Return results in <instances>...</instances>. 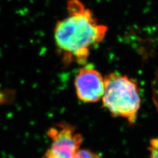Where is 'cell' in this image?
<instances>
[{"mask_svg":"<svg viewBox=\"0 0 158 158\" xmlns=\"http://www.w3.org/2000/svg\"><path fill=\"white\" fill-rule=\"evenodd\" d=\"M75 158H102L98 154L88 149H80L75 156Z\"/></svg>","mask_w":158,"mask_h":158,"instance_id":"5b68a950","label":"cell"},{"mask_svg":"<svg viewBox=\"0 0 158 158\" xmlns=\"http://www.w3.org/2000/svg\"><path fill=\"white\" fill-rule=\"evenodd\" d=\"M67 11L53 30L56 46L64 64L85 65L92 49L105 39L108 27L81 0H68Z\"/></svg>","mask_w":158,"mask_h":158,"instance_id":"6da1fadb","label":"cell"},{"mask_svg":"<svg viewBox=\"0 0 158 158\" xmlns=\"http://www.w3.org/2000/svg\"><path fill=\"white\" fill-rule=\"evenodd\" d=\"M47 135L52 144L44 158H75L83 140L75 127L65 123L49 128Z\"/></svg>","mask_w":158,"mask_h":158,"instance_id":"3957f363","label":"cell"},{"mask_svg":"<svg viewBox=\"0 0 158 158\" xmlns=\"http://www.w3.org/2000/svg\"><path fill=\"white\" fill-rule=\"evenodd\" d=\"M75 88L81 101L95 103L102 98L104 93V78L92 65H84L75 77Z\"/></svg>","mask_w":158,"mask_h":158,"instance_id":"277c9868","label":"cell"},{"mask_svg":"<svg viewBox=\"0 0 158 158\" xmlns=\"http://www.w3.org/2000/svg\"><path fill=\"white\" fill-rule=\"evenodd\" d=\"M150 158H158V138H152L148 146Z\"/></svg>","mask_w":158,"mask_h":158,"instance_id":"52a82bcc","label":"cell"},{"mask_svg":"<svg viewBox=\"0 0 158 158\" xmlns=\"http://www.w3.org/2000/svg\"><path fill=\"white\" fill-rule=\"evenodd\" d=\"M103 106L115 117H122L133 125L137 119L141 106L140 88L137 82L117 73L104 78Z\"/></svg>","mask_w":158,"mask_h":158,"instance_id":"7a4b0ae2","label":"cell"},{"mask_svg":"<svg viewBox=\"0 0 158 158\" xmlns=\"http://www.w3.org/2000/svg\"><path fill=\"white\" fill-rule=\"evenodd\" d=\"M152 95H153V101H154V105L158 112V69L156 73L154 81H153Z\"/></svg>","mask_w":158,"mask_h":158,"instance_id":"8992f818","label":"cell"}]
</instances>
